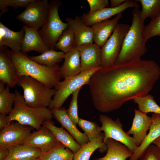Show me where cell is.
Masks as SVG:
<instances>
[{
    "label": "cell",
    "mask_w": 160,
    "mask_h": 160,
    "mask_svg": "<svg viewBox=\"0 0 160 160\" xmlns=\"http://www.w3.org/2000/svg\"><path fill=\"white\" fill-rule=\"evenodd\" d=\"M160 77V68L155 61L140 58L102 66L93 73L87 85L95 109L106 113L148 94Z\"/></svg>",
    "instance_id": "6da1fadb"
},
{
    "label": "cell",
    "mask_w": 160,
    "mask_h": 160,
    "mask_svg": "<svg viewBox=\"0 0 160 160\" xmlns=\"http://www.w3.org/2000/svg\"><path fill=\"white\" fill-rule=\"evenodd\" d=\"M11 58L18 76H28L44 84L49 87L55 88L62 78L60 67L57 64L49 68L31 60L21 51L10 50Z\"/></svg>",
    "instance_id": "7a4b0ae2"
},
{
    "label": "cell",
    "mask_w": 160,
    "mask_h": 160,
    "mask_svg": "<svg viewBox=\"0 0 160 160\" xmlns=\"http://www.w3.org/2000/svg\"><path fill=\"white\" fill-rule=\"evenodd\" d=\"M139 8H134L132 24L124 40L120 53L115 64L125 63L140 59L147 52L143 32L144 22L140 17Z\"/></svg>",
    "instance_id": "3957f363"
},
{
    "label": "cell",
    "mask_w": 160,
    "mask_h": 160,
    "mask_svg": "<svg viewBox=\"0 0 160 160\" xmlns=\"http://www.w3.org/2000/svg\"><path fill=\"white\" fill-rule=\"evenodd\" d=\"M14 93L15 97L13 108L8 115L9 123L15 121L21 124L38 130L45 121H52L53 116L48 108L30 107L26 104L23 96L20 92L15 90Z\"/></svg>",
    "instance_id": "277c9868"
},
{
    "label": "cell",
    "mask_w": 160,
    "mask_h": 160,
    "mask_svg": "<svg viewBox=\"0 0 160 160\" xmlns=\"http://www.w3.org/2000/svg\"><path fill=\"white\" fill-rule=\"evenodd\" d=\"M17 85L23 90V96L26 104L33 108L48 107L55 92L54 88H50L28 76L19 77Z\"/></svg>",
    "instance_id": "5b68a950"
},
{
    "label": "cell",
    "mask_w": 160,
    "mask_h": 160,
    "mask_svg": "<svg viewBox=\"0 0 160 160\" xmlns=\"http://www.w3.org/2000/svg\"><path fill=\"white\" fill-rule=\"evenodd\" d=\"M61 4L59 0L50 1L47 17L41 29L38 31L42 39L50 49L55 48L59 37L68 26L67 23L63 22L59 15L58 9Z\"/></svg>",
    "instance_id": "8992f818"
},
{
    "label": "cell",
    "mask_w": 160,
    "mask_h": 160,
    "mask_svg": "<svg viewBox=\"0 0 160 160\" xmlns=\"http://www.w3.org/2000/svg\"><path fill=\"white\" fill-rule=\"evenodd\" d=\"M101 67L93 69L59 82L54 88L55 93L48 108L51 110L62 108L69 96L78 89L82 88L84 85L87 84L93 73Z\"/></svg>",
    "instance_id": "52a82bcc"
},
{
    "label": "cell",
    "mask_w": 160,
    "mask_h": 160,
    "mask_svg": "<svg viewBox=\"0 0 160 160\" xmlns=\"http://www.w3.org/2000/svg\"><path fill=\"white\" fill-rule=\"evenodd\" d=\"M129 28L128 24H118L111 36L101 47L102 66L115 64Z\"/></svg>",
    "instance_id": "ba28073f"
},
{
    "label": "cell",
    "mask_w": 160,
    "mask_h": 160,
    "mask_svg": "<svg viewBox=\"0 0 160 160\" xmlns=\"http://www.w3.org/2000/svg\"><path fill=\"white\" fill-rule=\"evenodd\" d=\"M49 6L48 0H33L16 18L26 27L38 31L45 22Z\"/></svg>",
    "instance_id": "9c48e42d"
},
{
    "label": "cell",
    "mask_w": 160,
    "mask_h": 160,
    "mask_svg": "<svg viewBox=\"0 0 160 160\" xmlns=\"http://www.w3.org/2000/svg\"><path fill=\"white\" fill-rule=\"evenodd\" d=\"M99 120L102 124L101 130L104 134V143H106L108 139L111 138L126 146L132 153L135 151L138 147L132 137L124 131L119 118L113 120L106 115L101 114L100 116Z\"/></svg>",
    "instance_id": "30bf717a"
},
{
    "label": "cell",
    "mask_w": 160,
    "mask_h": 160,
    "mask_svg": "<svg viewBox=\"0 0 160 160\" xmlns=\"http://www.w3.org/2000/svg\"><path fill=\"white\" fill-rule=\"evenodd\" d=\"M32 128L17 124H9L1 130L0 148H9L21 144L32 133Z\"/></svg>",
    "instance_id": "8fae6325"
},
{
    "label": "cell",
    "mask_w": 160,
    "mask_h": 160,
    "mask_svg": "<svg viewBox=\"0 0 160 160\" xmlns=\"http://www.w3.org/2000/svg\"><path fill=\"white\" fill-rule=\"evenodd\" d=\"M139 5L135 1L126 0L120 6L114 8L106 7L91 14H85L80 17L87 25H92L107 20L112 16L117 15L130 8H139Z\"/></svg>",
    "instance_id": "7c38bea8"
},
{
    "label": "cell",
    "mask_w": 160,
    "mask_h": 160,
    "mask_svg": "<svg viewBox=\"0 0 160 160\" xmlns=\"http://www.w3.org/2000/svg\"><path fill=\"white\" fill-rule=\"evenodd\" d=\"M76 47L80 56L81 73L102 66L100 47L95 43L88 44Z\"/></svg>",
    "instance_id": "4fadbf2b"
},
{
    "label": "cell",
    "mask_w": 160,
    "mask_h": 160,
    "mask_svg": "<svg viewBox=\"0 0 160 160\" xmlns=\"http://www.w3.org/2000/svg\"><path fill=\"white\" fill-rule=\"evenodd\" d=\"M19 79L12 61L10 50L6 46L0 47V80L10 88L17 84Z\"/></svg>",
    "instance_id": "5bb4252c"
},
{
    "label": "cell",
    "mask_w": 160,
    "mask_h": 160,
    "mask_svg": "<svg viewBox=\"0 0 160 160\" xmlns=\"http://www.w3.org/2000/svg\"><path fill=\"white\" fill-rule=\"evenodd\" d=\"M59 142L52 132L42 126L39 130L32 133L21 144L38 148L44 153L53 148Z\"/></svg>",
    "instance_id": "9a60e30c"
},
{
    "label": "cell",
    "mask_w": 160,
    "mask_h": 160,
    "mask_svg": "<svg viewBox=\"0 0 160 160\" xmlns=\"http://www.w3.org/2000/svg\"><path fill=\"white\" fill-rule=\"evenodd\" d=\"M134 113L131 127L126 132L129 135H133L132 137L138 147L147 135L152 122V118L139 110H134Z\"/></svg>",
    "instance_id": "2e32d148"
},
{
    "label": "cell",
    "mask_w": 160,
    "mask_h": 160,
    "mask_svg": "<svg viewBox=\"0 0 160 160\" xmlns=\"http://www.w3.org/2000/svg\"><path fill=\"white\" fill-rule=\"evenodd\" d=\"M52 115L62 127L65 129L76 142L81 146L89 142L85 134L80 132L68 116L65 108L51 110Z\"/></svg>",
    "instance_id": "e0dca14e"
},
{
    "label": "cell",
    "mask_w": 160,
    "mask_h": 160,
    "mask_svg": "<svg viewBox=\"0 0 160 160\" xmlns=\"http://www.w3.org/2000/svg\"><path fill=\"white\" fill-rule=\"evenodd\" d=\"M122 17V13H120L111 20H107L92 25L91 28L93 33L94 43L101 47L111 36Z\"/></svg>",
    "instance_id": "ac0fdd59"
},
{
    "label": "cell",
    "mask_w": 160,
    "mask_h": 160,
    "mask_svg": "<svg viewBox=\"0 0 160 160\" xmlns=\"http://www.w3.org/2000/svg\"><path fill=\"white\" fill-rule=\"evenodd\" d=\"M66 21L68 26L73 31L76 40V46L93 43V33L91 27L86 25L78 16L75 19L68 17Z\"/></svg>",
    "instance_id": "d6986e66"
},
{
    "label": "cell",
    "mask_w": 160,
    "mask_h": 160,
    "mask_svg": "<svg viewBox=\"0 0 160 160\" xmlns=\"http://www.w3.org/2000/svg\"><path fill=\"white\" fill-rule=\"evenodd\" d=\"M25 35L22 42L21 52L25 53L35 51L41 54L50 49L45 43L38 31L23 26Z\"/></svg>",
    "instance_id": "ffe728a7"
},
{
    "label": "cell",
    "mask_w": 160,
    "mask_h": 160,
    "mask_svg": "<svg viewBox=\"0 0 160 160\" xmlns=\"http://www.w3.org/2000/svg\"><path fill=\"white\" fill-rule=\"evenodd\" d=\"M24 35L23 27L20 31H15L0 22V47L7 46L15 52L21 51Z\"/></svg>",
    "instance_id": "44dd1931"
},
{
    "label": "cell",
    "mask_w": 160,
    "mask_h": 160,
    "mask_svg": "<svg viewBox=\"0 0 160 160\" xmlns=\"http://www.w3.org/2000/svg\"><path fill=\"white\" fill-rule=\"evenodd\" d=\"M81 68L80 55L76 46L65 53L64 63L60 67L61 77L65 79L78 75Z\"/></svg>",
    "instance_id": "7402d4cb"
},
{
    "label": "cell",
    "mask_w": 160,
    "mask_h": 160,
    "mask_svg": "<svg viewBox=\"0 0 160 160\" xmlns=\"http://www.w3.org/2000/svg\"><path fill=\"white\" fill-rule=\"evenodd\" d=\"M149 132L141 144L129 158V160H138L145 153L148 146L160 136V114L153 113Z\"/></svg>",
    "instance_id": "603a6c76"
},
{
    "label": "cell",
    "mask_w": 160,
    "mask_h": 160,
    "mask_svg": "<svg viewBox=\"0 0 160 160\" xmlns=\"http://www.w3.org/2000/svg\"><path fill=\"white\" fill-rule=\"evenodd\" d=\"M106 144L107 146L106 154L95 160H126L132 154L126 146L112 139H108Z\"/></svg>",
    "instance_id": "cb8c5ba5"
},
{
    "label": "cell",
    "mask_w": 160,
    "mask_h": 160,
    "mask_svg": "<svg viewBox=\"0 0 160 160\" xmlns=\"http://www.w3.org/2000/svg\"><path fill=\"white\" fill-rule=\"evenodd\" d=\"M43 126L49 129L59 142L71 150L74 154L80 148L81 146L75 140L71 134L62 127L55 126L52 121H45Z\"/></svg>",
    "instance_id": "d4e9b609"
},
{
    "label": "cell",
    "mask_w": 160,
    "mask_h": 160,
    "mask_svg": "<svg viewBox=\"0 0 160 160\" xmlns=\"http://www.w3.org/2000/svg\"><path fill=\"white\" fill-rule=\"evenodd\" d=\"M104 138H97L81 145L79 151L74 154L73 160H89L93 152L97 149L101 153L106 151L107 146L103 142Z\"/></svg>",
    "instance_id": "484cf974"
},
{
    "label": "cell",
    "mask_w": 160,
    "mask_h": 160,
    "mask_svg": "<svg viewBox=\"0 0 160 160\" xmlns=\"http://www.w3.org/2000/svg\"><path fill=\"white\" fill-rule=\"evenodd\" d=\"M43 153L39 148L29 145L20 144L9 148L5 160L29 158H39Z\"/></svg>",
    "instance_id": "4316f807"
},
{
    "label": "cell",
    "mask_w": 160,
    "mask_h": 160,
    "mask_svg": "<svg viewBox=\"0 0 160 160\" xmlns=\"http://www.w3.org/2000/svg\"><path fill=\"white\" fill-rule=\"evenodd\" d=\"M65 53L62 51H57L50 49L41 55L29 56L31 60L47 67L51 68L61 62L64 59Z\"/></svg>",
    "instance_id": "83f0119b"
},
{
    "label": "cell",
    "mask_w": 160,
    "mask_h": 160,
    "mask_svg": "<svg viewBox=\"0 0 160 160\" xmlns=\"http://www.w3.org/2000/svg\"><path fill=\"white\" fill-rule=\"evenodd\" d=\"M74 153L69 149L59 142L53 148L43 153L40 160H73Z\"/></svg>",
    "instance_id": "f1b7e54d"
},
{
    "label": "cell",
    "mask_w": 160,
    "mask_h": 160,
    "mask_svg": "<svg viewBox=\"0 0 160 160\" xmlns=\"http://www.w3.org/2000/svg\"><path fill=\"white\" fill-rule=\"evenodd\" d=\"M140 2L142 9L140 11V17L144 22L148 17L153 20L160 15V0H136Z\"/></svg>",
    "instance_id": "f546056e"
},
{
    "label": "cell",
    "mask_w": 160,
    "mask_h": 160,
    "mask_svg": "<svg viewBox=\"0 0 160 160\" xmlns=\"http://www.w3.org/2000/svg\"><path fill=\"white\" fill-rule=\"evenodd\" d=\"M0 81V113L9 115L12 111L15 97V93L10 92V87Z\"/></svg>",
    "instance_id": "4dcf8cb0"
},
{
    "label": "cell",
    "mask_w": 160,
    "mask_h": 160,
    "mask_svg": "<svg viewBox=\"0 0 160 160\" xmlns=\"http://www.w3.org/2000/svg\"><path fill=\"white\" fill-rule=\"evenodd\" d=\"M76 46L73 32L68 26L59 37L55 44V48L66 53Z\"/></svg>",
    "instance_id": "1f68e13d"
},
{
    "label": "cell",
    "mask_w": 160,
    "mask_h": 160,
    "mask_svg": "<svg viewBox=\"0 0 160 160\" xmlns=\"http://www.w3.org/2000/svg\"><path fill=\"white\" fill-rule=\"evenodd\" d=\"M134 103L138 105L139 110L146 113H153L160 114V106L156 103L152 95L137 97L133 99Z\"/></svg>",
    "instance_id": "d6a6232c"
},
{
    "label": "cell",
    "mask_w": 160,
    "mask_h": 160,
    "mask_svg": "<svg viewBox=\"0 0 160 160\" xmlns=\"http://www.w3.org/2000/svg\"><path fill=\"white\" fill-rule=\"evenodd\" d=\"M77 125L84 131L89 141L104 137V134L101 130V127L95 122L79 118Z\"/></svg>",
    "instance_id": "836d02e7"
},
{
    "label": "cell",
    "mask_w": 160,
    "mask_h": 160,
    "mask_svg": "<svg viewBox=\"0 0 160 160\" xmlns=\"http://www.w3.org/2000/svg\"><path fill=\"white\" fill-rule=\"evenodd\" d=\"M143 35L146 41L153 37L160 36V15L145 26Z\"/></svg>",
    "instance_id": "e575fe53"
},
{
    "label": "cell",
    "mask_w": 160,
    "mask_h": 160,
    "mask_svg": "<svg viewBox=\"0 0 160 160\" xmlns=\"http://www.w3.org/2000/svg\"><path fill=\"white\" fill-rule=\"evenodd\" d=\"M81 88L78 89L72 94V97L69 107L67 110L68 116L73 122L77 124L79 118L78 114V97Z\"/></svg>",
    "instance_id": "d590c367"
},
{
    "label": "cell",
    "mask_w": 160,
    "mask_h": 160,
    "mask_svg": "<svg viewBox=\"0 0 160 160\" xmlns=\"http://www.w3.org/2000/svg\"><path fill=\"white\" fill-rule=\"evenodd\" d=\"M33 0H0V15L8 11V7H11L14 8L20 7H25Z\"/></svg>",
    "instance_id": "8d00e7d4"
},
{
    "label": "cell",
    "mask_w": 160,
    "mask_h": 160,
    "mask_svg": "<svg viewBox=\"0 0 160 160\" xmlns=\"http://www.w3.org/2000/svg\"><path fill=\"white\" fill-rule=\"evenodd\" d=\"M138 160H160V150L157 146L151 144Z\"/></svg>",
    "instance_id": "74e56055"
},
{
    "label": "cell",
    "mask_w": 160,
    "mask_h": 160,
    "mask_svg": "<svg viewBox=\"0 0 160 160\" xmlns=\"http://www.w3.org/2000/svg\"><path fill=\"white\" fill-rule=\"evenodd\" d=\"M90 7L88 14H91L106 7L109 5L108 0H87Z\"/></svg>",
    "instance_id": "f35d334b"
},
{
    "label": "cell",
    "mask_w": 160,
    "mask_h": 160,
    "mask_svg": "<svg viewBox=\"0 0 160 160\" xmlns=\"http://www.w3.org/2000/svg\"><path fill=\"white\" fill-rule=\"evenodd\" d=\"M9 124L8 116L7 114L0 113V129H4Z\"/></svg>",
    "instance_id": "ab89813d"
},
{
    "label": "cell",
    "mask_w": 160,
    "mask_h": 160,
    "mask_svg": "<svg viewBox=\"0 0 160 160\" xmlns=\"http://www.w3.org/2000/svg\"><path fill=\"white\" fill-rule=\"evenodd\" d=\"M126 0H111V7L112 8H116L121 6Z\"/></svg>",
    "instance_id": "60d3db41"
},
{
    "label": "cell",
    "mask_w": 160,
    "mask_h": 160,
    "mask_svg": "<svg viewBox=\"0 0 160 160\" xmlns=\"http://www.w3.org/2000/svg\"><path fill=\"white\" fill-rule=\"evenodd\" d=\"M9 153V148H0V160H5Z\"/></svg>",
    "instance_id": "b9f144b4"
},
{
    "label": "cell",
    "mask_w": 160,
    "mask_h": 160,
    "mask_svg": "<svg viewBox=\"0 0 160 160\" xmlns=\"http://www.w3.org/2000/svg\"><path fill=\"white\" fill-rule=\"evenodd\" d=\"M152 144L157 146L160 150V136L155 140Z\"/></svg>",
    "instance_id": "7bdbcfd3"
},
{
    "label": "cell",
    "mask_w": 160,
    "mask_h": 160,
    "mask_svg": "<svg viewBox=\"0 0 160 160\" xmlns=\"http://www.w3.org/2000/svg\"><path fill=\"white\" fill-rule=\"evenodd\" d=\"M12 160H40L39 158H29L14 159Z\"/></svg>",
    "instance_id": "ee69618b"
}]
</instances>
